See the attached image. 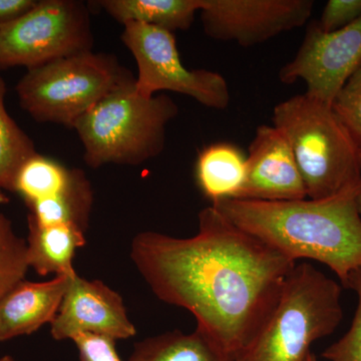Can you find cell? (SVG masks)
<instances>
[{
    "instance_id": "52a82bcc",
    "label": "cell",
    "mask_w": 361,
    "mask_h": 361,
    "mask_svg": "<svg viewBox=\"0 0 361 361\" xmlns=\"http://www.w3.org/2000/svg\"><path fill=\"white\" fill-rule=\"evenodd\" d=\"M89 9L77 0H37L27 13L0 28V70H27L92 51Z\"/></svg>"
},
{
    "instance_id": "44dd1931",
    "label": "cell",
    "mask_w": 361,
    "mask_h": 361,
    "mask_svg": "<svg viewBox=\"0 0 361 361\" xmlns=\"http://www.w3.org/2000/svg\"><path fill=\"white\" fill-rule=\"evenodd\" d=\"M28 268L26 240L16 234L0 210V299L25 279Z\"/></svg>"
},
{
    "instance_id": "6da1fadb",
    "label": "cell",
    "mask_w": 361,
    "mask_h": 361,
    "mask_svg": "<svg viewBox=\"0 0 361 361\" xmlns=\"http://www.w3.org/2000/svg\"><path fill=\"white\" fill-rule=\"evenodd\" d=\"M130 258L154 294L191 312L232 361L268 319L296 265L213 205L199 213L194 236L140 233Z\"/></svg>"
},
{
    "instance_id": "4fadbf2b",
    "label": "cell",
    "mask_w": 361,
    "mask_h": 361,
    "mask_svg": "<svg viewBox=\"0 0 361 361\" xmlns=\"http://www.w3.org/2000/svg\"><path fill=\"white\" fill-rule=\"evenodd\" d=\"M71 277L44 282L21 280L0 299V342L30 336L58 314Z\"/></svg>"
},
{
    "instance_id": "5bb4252c",
    "label": "cell",
    "mask_w": 361,
    "mask_h": 361,
    "mask_svg": "<svg viewBox=\"0 0 361 361\" xmlns=\"http://www.w3.org/2000/svg\"><path fill=\"white\" fill-rule=\"evenodd\" d=\"M28 265L42 276L73 277L77 275L73 258L85 244V232L75 226H42L27 219Z\"/></svg>"
},
{
    "instance_id": "e0dca14e",
    "label": "cell",
    "mask_w": 361,
    "mask_h": 361,
    "mask_svg": "<svg viewBox=\"0 0 361 361\" xmlns=\"http://www.w3.org/2000/svg\"><path fill=\"white\" fill-rule=\"evenodd\" d=\"M129 361H232L205 332L175 330L135 344Z\"/></svg>"
},
{
    "instance_id": "cb8c5ba5",
    "label": "cell",
    "mask_w": 361,
    "mask_h": 361,
    "mask_svg": "<svg viewBox=\"0 0 361 361\" xmlns=\"http://www.w3.org/2000/svg\"><path fill=\"white\" fill-rule=\"evenodd\" d=\"M361 18V0H329L317 25L330 32L345 27Z\"/></svg>"
},
{
    "instance_id": "3957f363",
    "label": "cell",
    "mask_w": 361,
    "mask_h": 361,
    "mask_svg": "<svg viewBox=\"0 0 361 361\" xmlns=\"http://www.w3.org/2000/svg\"><path fill=\"white\" fill-rule=\"evenodd\" d=\"M272 123L290 147L308 199L360 194L361 142L332 106L304 92L276 104Z\"/></svg>"
},
{
    "instance_id": "603a6c76",
    "label": "cell",
    "mask_w": 361,
    "mask_h": 361,
    "mask_svg": "<svg viewBox=\"0 0 361 361\" xmlns=\"http://www.w3.org/2000/svg\"><path fill=\"white\" fill-rule=\"evenodd\" d=\"M332 109L361 142V63L334 99Z\"/></svg>"
},
{
    "instance_id": "ba28073f",
    "label": "cell",
    "mask_w": 361,
    "mask_h": 361,
    "mask_svg": "<svg viewBox=\"0 0 361 361\" xmlns=\"http://www.w3.org/2000/svg\"><path fill=\"white\" fill-rule=\"evenodd\" d=\"M121 39L137 63L135 87L142 96L173 92L213 110H226L229 106L231 97L226 78L216 71L183 65L174 33L130 23L123 25Z\"/></svg>"
},
{
    "instance_id": "f546056e",
    "label": "cell",
    "mask_w": 361,
    "mask_h": 361,
    "mask_svg": "<svg viewBox=\"0 0 361 361\" xmlns=\"http://www.w3.org/2000/svg\"><path fill=\"white\" fill-rule=\"evenodd\" d=\"M0 361H16V360H14L13 358L11 357V356L6 355V356H4V357H2L1 360H0Z\"/></svg>"
},
{
    "instance_id": "ffe728a7",
    "label": "cell",
    "mask_w": 361,
    "mask_h": 361,
    "mask_svg": "<svg viewBox=\"0 0 361 361\" xmlns=\"http://www.w3.org/2000/svg\"><path fill=\"white\" fill-rule=\"evenodd\" d=\"M6 84L0 78V193L13 192L14 179L23 164L37 154L35 145L7 113Z\"/></svg>"
},
{
    "instance_id": "4316f807",
    "label": "cell",
    "mask_w": 361,
    "mask_h": 361,
    "mask_svg": "<svg viewBox=\"0 0 361 361\" xmlns=\"http://www.w3.org/2000/svg\"><path fill=\"white\" fill-rule=\"evenodd\" d=\"M305 361H318L317 358H316V356L313 355L312 353H310V355L307 356V358H306Z\"/></svg>"
},
{
    "instance_id": "f1b7e54d",
    "label": "cell",
    "mask_w": 361,
    "mask_h": 361,
    "mask_svg": "<svg viewBox=\"0 0 361 361\" xmlns=\"http://www.w3.org/2000/svg\"><path fill=\"white\" fill-rule=\"evenodd\" d=\"M357 205H358V210H360V216H361V190L360 192V195H358L357 197Z\"/></svg>"
},
{
    "instance_id": "7a4b0ae2",
    "label": "cell",
    "mask_w": 361,
    "mask_h": 361,
    "mask_svg": "<svg viewBox=\"0 0 361 361\" xmlns=\"http://www.w3.org/2000/svg\"><path fill=\"white\" fill-rule=\"evenodd\" d=\"M358 195L288 202L227 199L212 205L294 262L307 259L326 265L342 285L351 272L361 268Z\"/></svg>"
},
{
    "instance_id": "30bf717a",
    "label": "cell",
    "mask_w": 361,
    "mask_h": 361,
    "mask_svg": "<svg viewBox=\"0 0 361 361\" xmlns=\"http://www.w3.org/2000/svg\"><path fill=\"white\" fill-rule=\"evenodd\" d=\"M312 0H203L204 32L211 39L249 47L305 25Z\"/></svg>"
},
{
    "instance_id": "9c48e42d",
    "label": "cell",
    "mask_w": 361,
    "mask_h": 361,
    "mask_svg": "<svg viewBox=\"0 0 361 361\" xmlns=\"http://www.w3.org/2000/svg\"><path fill=\"white\" fill-rule=\"evenodd\" d=\"M361 63V18L334 32L308 26L295 56L279 71L280 82L306 84L307 96L332 106L346 80Z\"/></svg>"
},
{
    "instance_id": "d4e9b609",
    "label": "cell",
    "mask_w": 361,
    "mask_h": 361,
    "mask_svg": "<svg viewBox=\"0 0 361 361\" xmlns=\"http://www.w3.org/2000/svg\"><path fill=\"white\" fill-rule=\"evenodd\" d=\"M78 350L80 361H122L114 339L92 334H82L71 339Z\"/></svg>"
},
{
    "instance_id": "7402d4cb",
    "label": "cell",
    "mask_w": 361,
    "mask_h": 361,
    "mask_svg": "<svg viewBox=\"0 0 361 361\" xmlns=\"http://www.w3.org/2000/svg\"><path fill=\"white\" fill-rule=\"evenodd\" d=\"M342 286L355 291L358 302L350 327L322 353L329 361H361V268L351 272Z\"/></svg>"
},
{
    "instance_id": "9a60e30c",
    "label": "cell",
    "mask_w": 361,
    "mask_h": 361,
    "mask_svg": "<svg viewBox=\"0 0 361 361\" xmlns=\"http://www.w3.org/2000/svg\"><path fill=\"white\" fill-rule=\"evenodd\" d=\"M246 156L231 142L202 149L196 161L197 184L211 202L236 199L246 179Z\"/></svg>"
},
{
    "instance_id": "277c9868",
    "label": "cell",
    "mask_w": 361,
    "mask_h": 361,
    "mask_svg": "<svg viewBox=\"0 0 361 361\" xmlns=\"http://www.w3.org/2000/svg\"><path fill=\"white\" fill-rule=\"evenodd\" d=\"M135 82L130 78L111 90L73 126L90 167L139 166L165 148L166 129L179 109L167 94L142 96Z\"/></svg>"
},
{
    "instance_id": "5b68a950",
    "label": "cell",
    "mask_w": 361,
    "mask_h": 361,
    "mask_svg": "<svg viewBox=\"0 0 361 361\" xmlns=\"http://www.w3.org/2000/svg\"><path fill=\"white\" fill-rule=\"evenodd\" d=\"M342 317L341 285L310 263H296L272 313L234 361H305Z\"/></svg>"
},
{
    "instance_id": "8fae6325",
    "label": "cell",
    "mask_w": 361,
    "mask_h": 361,
    "mask_svg": "<svg viewBox=\"0 0 361 361\" xmlns=\"http://www.w3.org/2000/svg\"><path fill=\"white\" fill-rule=\"evenodd\" d=\"M56 341L73 339L82 334L128 339L137 334L128 316L122 296L99 280L71 277L61 307L51 323Z\"/></svg>"
},
{
    "instance_id": "8992f818",
    "label": "cell",
    "mask_w": 361,
    "mask_h": 361,
    "mask_svg": "<svg viewBox=\"0 0 361 361\" xmlns=\"http://www.w3.org/2000/svg\"><path fill=\"white\" fill-rule=\"evenodd\" d=\"M132 78L115 56L90 51L27 70L16 92L21 108L37 122L73 129L78 118Z\"/></svg>"
},
{
    "instance_id": "484cf974",
    "label": "cell",
    "mask_w": 361,
    "mask_h": 361,
    "mask_svg": "<svg viewBox=\"0 0 361 361\" xmlns=\"http://www.w3.org/2000/svg\"><path fill=\"white\" fill-rule=\"evenodd\" d=\"M37 4V0H0V28L20 20Z\"/></svg>"
},
{
    "instance_id": "7c38bea8",
    "label": "cell",
    "mask_w": 361,
    "mask_h": 361,
    "mask_svg": "<svg viewBox=\"0 0 361 361\" xmlns=\"http://www.w3.org/2000/svg\"><path fill=\"white\" fill-rule=\"evenodd\" d=\"M246 166L245 182L236 199L264 202L308 199L290 147L274 126H259L249 146Z\"/></svg>"
},
{
    "instance_id": "d6986e66",
    "label": "cell",
    "mask_w": 361,
    "mask_h": 361,
    "mask_svg": "<svg viewBox=\"0 0 361 361\" xmlns=\"http://www.w3.org/2000/svg\"><path fill=\"white\" fill-rule=\"evenodd\" d=\"M73 173L59 161L37 153L18 170L13 192L20 194L26 205L52 198L68 186Z\"/></svg>"
},
{
    "instance_id": "ac0fdd59",
    "label": "cell",
    "mask_w": 361,
    "mask_h": 361,
    "mask_svg": "<svg viewBox=\"0 0 361 361\" xmlns=\"http://www.w3.org/2000/svg\"><path fill=\"white\" fill-rule=\"evenodd\" d=\"M94 202L92 186L82 170L73 169L68 186L56 196L27 205L28 219L42 226L68 224L87 231Z\"/></svg>"
},
{
    "instance_id": "83f0119b",
    "label": "cell",
    "mask_w": 361,
    "mask_h": 361,
    "mask_svg": "<svg viewBox=\"0 0 361 361\" xmlns=\"http://www.w3.org/2000/svg\"><path fill=\"white\" fill-rule=\"evenodd\" d=\"M7 200L6 195L4 193H0V204H4L6 203Z\"/></svg>"
},
{
    "instance_id": "2e32d148",
    "label": "cell",
    "mask_w": 361,
    "mask_h": 361,
    "mask_svg": "<svg viewBox=\"0 0 361 361\" xmlns=\"http://www.w3.org/2000/svg\"><path fill=\"white\" fill-rule=\"evenodd\" d=\"M118 23H137L167 32L191 27L203 0H101L94 2Z\"/></svg>"
}]
</instances>
